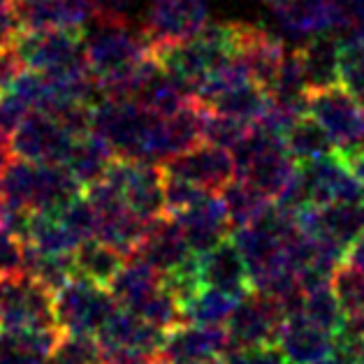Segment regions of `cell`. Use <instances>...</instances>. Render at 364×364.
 <instances>
[{
    "instance_id": "6da1fadb",
    "label": "cell",
    "mask_w": 364,
    "mask_h": 364,
    "mask_svg": "<svg viewBox=\"0 0 364 364\" xmlns=\"http://www.w3.org/2000/svg\"><path fill=\"white\" fill-rule=\"evenodd\" d=\"M151 40L141 31H135L126 19H95L84 31V54L88 73L97 79L128 70L151 54Z\"/></svg>"
},
{
    "instance_id": "7a4b0ae2",
    "label": "cell",
    "mask_w": 364,
    "mask_h": 364,
    "mask_svg": "<svg viewBox=\"0 0 364 364\" xmlns=\"http://www.w3.org/2000/svg\"><path fill=\"white\" fill-rule=\"evenodd\" d=\"M158 119V114L144 109L135 100L105 97L91 109V132L107 141L117 156L146 163L149 141Z\"/></svg>"
},
{
    "instance_id": "3957f363",
    "label": "cell",
    "mask_w": 364,
    "mask_h": 364,
    "mask_svg": "<svg viewBox=\"0 0 364 364\" xmlns=\"http://www.w3.org/2000/svg\"><path fill=\"white\" fill-rule=\"evenodd\" d=\"M56 292L28 272L0 274V332L58 330Z\"/></svg>"
},
{
    "instance_id": "277c9868",
    "label": "cell",
    "mask_w": 364,
    "mask_h": 364,
    "mask_svg": "<svg viewBox=\"0 0 364 364\" xmlns=\"http://www.w3.org/2000/svg\"><path fill=\"white\" fill-rule=\"evenodd\" d=\"M21 63L47 75H70L88 70L84 54V31L44 28L21 31L12 42Z\"/></svg>"
},
{
    "instance_id": "5b68a950",
    "label": "cell",
    "mask_w": 364,
    "mask_h": 364,
    "mask_svg": "<svg viewBox=\"0 0 364 364\" xmlns=\"http://www.w3.org/2000/svg\"><path fill=\"white\" fill-rule=\"evenodd\" d=\"M119 309L107 286L93 283L84 277L70 279L56 290L54 311L60 334H97L109 316Z\"/></svg>"
},
{
    "instance_id": "8992f818",
    "label": "cell",
    "mask_w": 364,
    "mask_h": 364,
    "mask_svg": "<svg viewBox=\"0 0 364 364\" xmlns=\"http://www.w3.org/2000/svg\"><path fill=\"white\" fill-rule=\"evenodd\" d=\"M304 107L311 119L321 123L336 149L364 144V105L341 84L311 88Z\"/></svg>"
},
{
    "instance_id": "52a82bcc",
    "label": "cell",
    "mask_w": 364,
    "mask_h": 364,
    "mask_svg": "<svg viewBox=\"0 0 364 364\" xmlns=\"http://www.w3.org/2000/svg\"><path fill=\"white\" fill-rule=\"evenodd\" d=\"M232 350L225 325L181 323L165 334V341L154 358L156 364H225Z\"/></svg>"
},
{
    "instance_id": "ba28073f",
    "label": "cell",
    "mask_w": 364,
    "mask_h": 364,
    "mask_svg": "<svg viewBox=\"0 0 364 364\" xmlns=\"http://www.w3.org/2000/svg\"><path fill=\"white\" fill-rule=\"evenodd\" d=\"M283 318L286 316H283L277 299L251 288L237 301L235 311L225 321V330L230 336V343H232V350L277 343Z\"/></svg>"
},
{
    "instance_id": "9c48e42d",
    "label": "cell",
    "mask_w": 364,
    "mask_h": 364,
    "mask_svg": "<svg viewBox=\"0 0 364 364\" xmlns=\"http://www.w3.org/2000/svg\"><path fill=\"white\" fill-rule=\"evenodd\" d=\"M73 141V132H68L58 119L44 112H28L10 135L12 154L31 163L63 165Z\"/></svg>"
},
{
    "instance_id": "30bf717a",
    "label": "cell",
    "mask_w": 364,
    "mask_h": 364,
    "mask_svg": "<svg viewBox=\"0 0 364 364\" xmlns=\"http://www.w3.org/2000/svg\"><path fill=\"white\" fill-rule=\"evenodd\" d=\"M269 3L279 31L290 40L304 42L314 35L341 33L348 28V21L334 0H269Z\"/></svg>"
},
{
    "instance_id": "8fae6325",
    "label": "cell",
    "mask_w": 364,
    "mask_h": 364,
    "mask_svg": "<svg viewBox=\"0 0 364 364\" xmlns=\"http://www.w3.org/2000/svg\"><path fill=\"white\" fill-rule=\"evenodd\" d=\"M161 167L167 174L183 176V179L195 181L202 188L214 193H218L237 176L232 151L216 144H207V141H200V144L183 151V154L167 158Z\"/></svg>"
},
{
    "instance_id": "7c38bea8",
    "label": "cell",
    "mask_w": 364,
    "mask_h": 364,
    "mask_svg": "<svg viewBox=\"0 0 364 364\" xmlns=\"http://www.w3.org/2000/svg\"><path fill=\"white\" fill-rule=\"evenodd\" d=\"M235 56L242 60L248 77L255 84H260L267 93H272L274 82H277L283 63V56H286L283 40L267 28L237 21Z\"/></svg>"
},
{
    "instance_id": "4fadbf2b",
    "label": "cell",
    "mask_w": 364,
    "mask_h": 364,
    "mask_svg": "<svg viewBox=\"0 0 364 364\" xmlns=\"http://www.w3.org/2000/svg\"><path fill=\"white\" fill-rule=\"evenodd\" d=\"M301 181H304L306 200L314 204H332V202H355L364 200V191L355 179L348 165L343 163L339 151L330 156L318 158L314 163L299 165Z\"/></svg>"
},
{
    "instance_id": "5bb4252c",
    "label": "cell",
    "mask_w": 364,
    "mask_h": 364,
    "mask_svg": "<svg viewBox=\"0 0 364 364\" xmlns=\"http://www.w3.org/2000/svg\"><path fill=\"white\" fill-rule=\"evenodd\" d=\"M132 255H139L141 260H146L151 267L161 274H172L181 269L195 257L179 223L167 214L151 220L137 251Z\"/></svg>"
},
{
    "instance_id": "9a60e30c",
    "label": "cell",
    "mask_w": 364,
    "mask_h": 364,
    "mask_svg": "<svg viewBox=\"0 0 364 364\" xmlns=\"http://www.w3.org/2000/svg\"><path fill=\"white\" fill-rule=\"evenodd\" d=\"M176 223H179L181 232L188 239V244L193 248V253H204L209 248H214L216 244H220L223 239L230 237L232 232V225H230L223 200L220 195L209 191L204 193L202 198L188 207L181 214L172 216Z\"/></svg>"
},
{
    "instance_id": "2e32d148",
    "label": "cell",
    "mask_w": 364,
    "mask_h": 364,
    "mask_svg": "<svg viewBox=\"0 0 364 364\" xmlns=\"http://www.w3.org/2000/svg\"><path fill=\"white\" fill-rule=\"evenodd\" d=\"M100 341L105 355H119V353H139V355H156L165 341V334L156 327L146 325L139 316L132 311L119 306L109 316V321L100 327L95 334Z\"/></svg>"
},
{
    "instance_id": "e0dca14e",
    "label": "cell",
    "mask_w": 364,
    "mask_h": 364,
    "mask_svg": "<svg viewBox=\"0 0 364 364\" xmlns=\"http://www.w3.org/2000/svg\"><path fill=\"white\" fill-rule=\"evenodd\" d=\"M195 264H198V277L202 286L225 290L237 297H244L251 290L248 267L232 237L223 239L209 251L198 253L195 255Z\"/></svg>"
},
{
    "instance_id": "ac0fdd59",
    "label": "cell",
    "mask_w": 364,
    "mask_h": 364,
    "mask_svg": "<svg viewBox=\"0 0 364 364\" xmlns=\"http://www.w3.org/2000/svg\"><path fill=\"white\" fill-rule=\"evenodd\" d=\"M207 21V0H151L144 33L151 44L186 40Z\"/></svg>"
},
{
    "instance_id": "d6986e66",
    "label": "cell",
    "mask_w": 364,
    "mask_h": 364,
    "mask_svg": "<svg viewBox=\"0 0 364 364\" xmlns=\"http://www.w3.org/2000/svg\"><path fill=\"white\" fill-rule=\"evenodd\" d=\"M277 346L288 364H311L332 355L336 339L299 311L283 318Z\"/></svg>"
},
{
    "instance_id": "ffe728a7",
    "label": "cell",
    "mask_w": 364,
    "mask_h": 364,
    "mask_svg": "<svg viewBox=\"0 0 364 364\" xmlns=\"http://www.w3.org/2000/svg\"><path fill=\"white\" fill-rule=\"evenodd\" d=\"M306 91L339 84V38L321 33L297 44Z\"/></svg>"
},
{
    "instance_id": "44dd1931",
    "label": "cell",
    "mask_w": 364,
    "mask_h": 364,
    "mask_svg": "<svg viewBox=\"0 0 364 364\" xmlns=\"http://www.w3.org/2000/svg\"><path fill=\"white\" fill-rule=\"evenodd\" d=\"M161 286H163L161 272L151 267L139 255H128L126 262L121 264V269L114 274L107 288L114 295V299L119 301V306L135 311L141 301L149 299Z\"/></svg>"
},
{
    "instance_id": "7402d4cb",
    "label": "cell",
    "mask_w": 364,
    "mask_h": 364,
    "mask_svg": "<svg viewBox=\"0 0 364 364\" xmlns=\"http://www.w3.org/2000/svg\"><path fill=\"white\" fill-rule=\"evenodd\" d=\"M114 156L117 154H114L107 141L88 130L84 135L75 137L63 167L75 176V181L82 186V188H86V186L102 179L109 163L114 161Z\"/></svg>"
},
{
    "instance_id": "603a6c76",
    "label": "cell",
    "mask_w": 364,
    "mask_h": 364,
    "mask_svg": "<svg viewBox=\"0 0 364 364\" xmlns=\"http://www.w3.org/2000/svg\"><path fill=\"white\" fill-rule=\"evenodd\" d=\"M330 286L343 314V330L364 336V272L341 260L332 272Z\"/></svg>"
},
{
    "instance_id": "cb8c5ba5",
    "label": "cell",
    "mask_w": 364,
    "mask_h": 364,
    "mask_svg": "<svg viewBox=\"0 0 364 364\" xmlns=\"http://www.w3.org/2000/svg\"><path fill=\"white\" fill-rule=\"evenodd\" d=\"M60 330L0 332V364H49Z\"/></svg>"
},
{
    "instance_id": "d4e9b609",
    "label": "cell",
    "mask_w": 364,
    "mask_h": 364,
    "mask_svg": "<svg viewBox=\"0 0 364 364\" xmlns=\"http://www.w3.org/2000/svg\"><path fill=\"white\" fill-rule=\"evenodd\" d=\"M75 262V274L84 277L100 286H109V281L114 279V274L121 269V264L126 262V255L117 251L114 246H109L102 239H86L82 242L73 253Z\"/></svg>"
},
{
    "instance_id": "484cf974",
    "label": "cell",
    "mask_w": 364,
    "mask_h": 364,
    "mask_svg": "<svg viewBox=\"0 0 364 364\" xmlns=\"http://www.w3.org/2000/svg\"><path fill=\"white\" fill-rule=\"evenodd\" d=\"M218 195H220V200H223L232 232L237 228L255 223V220L272 207V200L267 195L262 191H257L255 186L248 183L246 179H239V176H235L232 181L225 183L223 188L218 191Z\"/></svg>"
},
{
    "instance_id": "4316f807",
    "label": "cell",
    "mask_w": 364,
    "mask_h": 364,
    "mask_svg": "<svg viewBox=\"0 0 364 364\" xmlns=\"http://www.w3.org/2000/svg\"><path fill=\"white\" fill-rule=\"evenodd\" d=\"M267 102H269V93L260 84H255L253 79H246V82H239L220 95H216L207 107L253 126L262 117Z\"/></svg>"
},
{
    "instance_id": "83f0119b",
    "label": "cell",
    "mask_w": 364,
    "mask_h": 364,
    "mask_svg": "<svg viewBox=\"0 0 364 364\" xmlns=\"http://www.w3.org/2000/svg\"><path fill=\"white\" fill-rule=\"evenodd\" d=\"M283 141H286L288 154L297 165L314 163L318 158L330 156L336 151L330 135H327L321 128V123H316L309 114H304V117L295 121V126L283 135Z\"/></svg>"
},
{
    "instance_id": "f1b7e54d",
    "label": "cell",
    "mask_w": 364,
    "mask_h": 364,
    "mask_svg": "<svg viewBox=\"0 0 364 364\" xmlns=\"http://www.w3.org/2000/svg\"><path fill=\"white\" fill-rule=\"evenodd\" d=\"M239 299L242 297L230 295L225 290L202 286L195 295H191L181 304L183 321L198 325H225Z\"/></svg>"
},
{
    "instance_id": "f546056e",
    "label": "cell",
    "mask_w": 364,
    "mask_h": 364,
    "mask_svg": "<svg viewBox=\"0 0 364 364\" xmlns=\"http://www.w3.org/2000/svg\"><path fill=\"white\" fill-rule=\"evenodd\" d=\"M132 314L139 316L146 325L161 330L163 334L172 332L174 327H179L181 323H186L183 321V311H181V301L172 295L170 288H167L165 283L149 299L141 301V304L132 311Z\"/></svg>"
},
{
    "instance_id": "4dcf8cb0",
    "label": "cell",
    "mask_w": 364,
    "mask_h": 364,
    "mask_svg": "<svg viewBox=\"0 0 364 364\" xmlns=\"http://www.w3.org/2000/svg\"><path fill=\"white\" fill-rule=\"evenodd\" d=\"M100 341L93 334H60L49 353V364H105Z\"/></svg>"
},
{
    "instance_id": "1f68e13d",
    "label": "cell",
    "mask_w": 364,
    "mask_h": 364,
    "mask_svg": "<svg viewBox=\"0 0 364 364\" xmlns=\"http://www.w3.org/2000/svg\"><path fill=\"white\" fill-rule=\"evenodd\" d=\"M301 314L334 336L343 330V314H341V306H339V301H336V295H334L330 283L304 292Z\"/></svg>"
},
{
    "instance_id": "d6a6232c",
    "label": "cell",
    "mask_w": 364,
    "mask_h": 364,
    "mask_svg": "<svg viewBox=\"0 0 364 364\" xmlns=\"http://www.w3.org/2000/svg\"><path fill=\"white\" fill-rule=\"evenodd\" d=\"M248 123L237 121L232 117H225V114L214 112L209 107H204V117H202V141L207 144H216L232 151L239 141L244 139L248 132Z\"/></svg>"
},
{
    "instance_id": "836d02e7",
    "label": "cell",
    "mask_w": 364,
    "mask_h": 364,
    "mask_svg": "<svg viewBox=\"0 0 364 364\" xmlns=\"http://www.w3.org/2000/svg\"><path fill=\"white\" fill-rule=\"evenodd\" d=\"M56 216L60 218V223L65 225V230L77 244L93 239L97 235V214L93 209V204L86 200V195H77L75 200H70L65 207H60L56 211Z\"/></svg>"
},
{
    "instance_id": "e575fe53",
    "label": "cell",
    "mask_w": 364,
    "mask_h": 364,
    "mask_svg": "<svg viewBox=\"0 0 364 364\" xmlns=\"http://www.w3.org/2000/svg\"><path fill=\"white\" fill-rule=\"evenodd\" d=\"M204 193H209V191L202 188V186H198L195 181L163 172V195H165V214L167 216H176L188 207H193Z\"/></svg>"
},
{
    "instance_id": "d590c367",
    "label": "cell",
    "mask_w": 364,
    "mask_h": 364,
    "mask_svg": "<svg viewBox=\"0 0 364 364\" xmlns=\"http://www.w3.org/2000/svg\"><path fill=\"white\" fill-rule=\"evenodd\" d=\"M225 364H288L279 346H253V348H235L225 355Z\"/></svg>"
},
{
    "instance_id": "8d00e7d4",
    "label": "cell",
    "mask_w": 364,
    "mask_h": 364,
    "mask_svg": "<svg viewBox=\"0 0 364 364\" xmlns=\"http://www.w3.org/2000/svg\"><path fill=\"white\" fill-rule=\"evenodd\" d=\"M23 272V242L0 230V274Z\"/></svg>"
},
{
    "instance_id": "74e56055",
    "label": "cell",
    "mask_w": 364,
    "mask_h": 364,
    "mask_svg": "<svg viewBox=\"0 0 364 364\" xmlns=\"http://www.w3.org/2000/svg\"><path fill=\"white\" fill-rule=\"evenodd\" d=\"M23 70H26V65L21 63V58L14 51L12 44H7V47H0V93L10 91V86L14 84V79L19 77Z\"/></svg>"
},
{
    "instance_id": "f35d334b",
    "label": "cell",
    "mask_w": 364,
    "mask_h": 364,
    "mask_svg": "<svg viewBox=\"0 0 364 364\" xmlns=\"http://www.w3.org/2000/svg\"><path fill=\"white\" fill-rule=\"evenodd\" d=\"M21 31V19L19 12H16L14 0H0V47L12 44Z\"/></svg>"
},
{
    "instance_id": "ab89813d",
    "label": "cell",
    "mask_w": 364,
    "mask_h": 364,
    "mask_svg": "<svg viewBox=\"0 0 364 364\" xmlns=\"http://www.w3.org/2000/svg\"><path fill=\"white\" fill-rule=\"evenodd\" d=\"M95 16L102 19H126L128 0H91Z\"/></svg>"
},
{
    "instance_id": "60d3db41",
    "label": "cell",
    "mask_w": 364,
    "mask_h": 364,
    "mask_svg": "<svg viewBox=\"0 0 364 364\" xmlns=\"http://www.w3.org/2000/svg\"><path fill=\"white\" fill-rule=\"evenodd\" d=\"M105 364H156L154 355H139V353H119L109 355Z\"/></svg>"
},
{
    "instance_id": "b9f144b4",
    "label": "cell",
    "mask_w": 364,
    "mask_h": 364,
    "mask_svg": "<svg viewBox=\"0 0 364 364\" xmlns=\"http://www.w3.org/2000/svg\"><path fill=\"white\" fill-rule=\"evenodd\" d=\"M346 260L364 272V232L358 239H355V244L348 248V253H346Z\"/></svg>"
},
{
    "instance_id": "7bdbcfd3",
    "label": "cell",
    "mask_w": 364,
    "mask_h": 364,
    "mask_svg": "<svg viewBox=\"0 0 364 364\" xmlns=\"http://www.w3.org/2000/svg\"><path fill=\"white\" fill-rule=\"evenodd\" d=\"M14 158L12 154V144H10V137L7 135H0V183H3V174L7 170V165Z\"/></svg>"
},
{
    "instance_id": "ee69618b",
    "label": "cell",
    "mask_w": 364,
    "mask_h": 364,
    "mask_svg": "<svg viewBox=\"0 0 364 364\" xmlns=\"http://www.w3.org/2000/svg\"><path fill=\"white\" fill-rule=\"evenodd\" d=\"M311 364H346L341 358H339V355H327V358H323V360H318V362H311Z\"/></svg>"
},
{
    "instance_id": "f6af8a7d",
    "label": "cell",
    "mask_w": 364,
    "mask_h": 364,
    "mask_svg": "<svg viewBox=\"0 0 364 364\" xmlns=\"http://www.w3.org/2000/svg\"><path fill=\"white\" fill-rule=\"evenodd\" d=\"M14 3H26V0H14Z\"/></svg>"
}]
</instances>
